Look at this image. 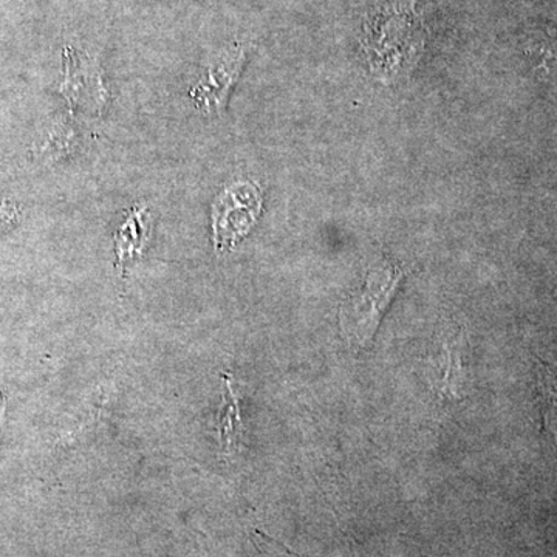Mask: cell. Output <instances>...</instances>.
<instances>
[{"label": "cell", "instance_id": "cell-1", "mask_svg": "<svg viewBox=\"0 0 557 557\" xmlns=\"http://www.w3.org/2000/svg\"><path fill=\"white\" fill-rule=\"evenodd\" d=\"M405 273L397 263L380 259L370 265L368 276L346 299L339 311L341 329L351 346L368 347L379 329L388 304Z\"/></svg>", "mask_w": 557, "mask_h": 557}, {"label": "cell", "instance_id": "cell-5", "mask_svg": "<svg viewBox=\"0 0 557 557\" xmlns=\"http://www.w3.org/2000/svg\"><path fill=\"white\" fill-rule=\"evenodd\" d=\"M460 366H461V346L458 343L445 344L442 346L440 357L437 361L438 379L442 381L440 388L445 394L457 397L456 387H454L453 381L460 379Z\"/></svg>", "mask_w": 557, "mask_h": 557}, {"label": "cell", "instance_id": "cell-3", "mask_svg": "<svg viewBox=\"0 0 557 557\" xmlns=\"http://www.w3.org/2000/svg\"><path fill=\"white\" fill-rule=\"evenodd\" d=\"M537 388L544 432L557 448V370L539 362Z\"/></svg>", "mask_w": 557, "mask_h": 557}, {"label": "cell", "instance_id": "cell-6", "mask_svg": "<svg viewBox=\"0 0 557 557\" xmlns=\"http://www.w3.org/2000/svg\"><path fill=\"white\" fill-rule=\"evenodd\" d=\"M3 408H5V403H3V398H0V420H2Z\"/></svg>", "mask_w": 557, "mask_h": 557}, {"label": "cell", "instance_id": "cell-4", "mask_svg": "<svg viewBox=\"0 0 557 557\" xmlns=\"http://www.w3.org/2000/svg\"><path fill=\"white\" fill-rule=\"evenodd\" d=\"M223 379L226 380V391H228V394L223 397L218 426L223 449L233 453V450L237 449V445H239L242 434L239 399H237V394L234 391L233 383L230 381V376L225 375Z\"/></svg>", "mask_w": 557, "mask_h": 557}, {"label": "cell", "instance_id": "cell-2", "mask_svg": "<svg viewBox=\"0 0 557 557\" xmlns=\"http://www.w3.org/2000/svg\"><path fill=\"white\" fill-rule=\"evenodd\" d=\"M244 62V49H234L223 53L222 58L209 67L207 76L201 79L200 86L196 89L197 97H199L196 100L199 101V104L207 106L208 109L223 108L226 95H228L231 86L236 83Z\"/></svg>", "mask_w": 557, "mask_h": 557}]
</instances>
